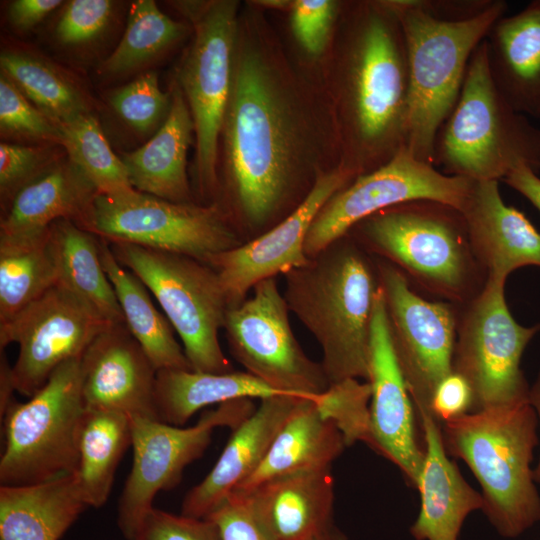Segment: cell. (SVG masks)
<instances>
[{
  "mask_svg": "<svg viewBox=\"0 0 540 540\" xmlns=\"http://www.w3.org/2000/svg\"><path fill=\"white\" fill-rule=\"evenodd\" d=\"M408 61L406 149L433 164L438 130L459 97L474 50L506 15L504 0H396Z\"/></svg>",
  "mask_w": 540,
  "mask_h": 540,
  "instance_id": "1",
  "label": "cell"
},
{
  "mask_svg": "<svg viewBox=\"0 0 540 540\" xmlns=\"http://www.w3.org/2000/svg\"><path fill=\"white\" fill-rule=\"evenodd\" d=\"M292 124L265 61L250 49L236 53L222 131L231 190L251 226L266 223L290 188L297 152Z\"/></svg>",
  "mask_w": 540,
  "mask_h": 540,
  "instance_id": "2",
  "label": "cell"
},
{
  "mask_svg": "<svg viewBox=\"0 0 540 540\" xmlns=\"http://www.w3.org/2000/svg\"><path fill=\"white\" fill-rule=\"evenodd\" d=\"M284 276L289 311L318 342L329 386L347 379L367 382L380 286L367 251L346 235Z\"/></svg>",
  "mask_w": 540,
  "mask_h": 540,
  "instance_id": "3",
  "label": "cell"
},
{
  "mask_svg": "<svg viewBox=\"0 0 540 540\" xmlns=\"http://www.w3.org/2000/svg\"><path fill=\"white\" fill-rule=\"evenodd\" d=\"M538 418L530 402L468 413L441 424L448 456L463 460L482 488L483 513L504 538L540 522L531 467Z\"/></svg>",
  "mask_w": 540,
  "mask_h": 540,
  "instance_id": "4",
  "label": "cell"
},
{
  "mask_svg": "<svg viewBox=\"0 0 540 540\" xmlns=\"http://www.w3.org/2000/svg\"><path fill=\"white\" fill-rule=\"evenodd\" d=\"M353 32L348 96L354 173H368L406 148L409 72L392 1L364 5Z\"/></svg>",
  "mask_w": 540,
  "mask_h": 540,
  "instance_id": "5",
  "label": "cell"
},
{
  "mask_svg": "<svg viewBox=\"0 0 540 540\" xmlns=\"http://www.w3.org/2000/svg\"><path fill=\"white\" fill-rule=\"evenodd\" d=\"M351 231L365 251L391 263L410 284L442 301L462 306L486 283L464 218L447 204L401 203L362 220Z\"/></svg>",
  "mask_w": 540,
  "mask_h": 540,
  "instance_id": "6",
  "label": "cell"
},
{
  "mask_svg": "<svg viewBox=\"0 0 540 540\" xmlns=\"http://www.w3.org/2000/svg\"><path fill=\"white\" fill-rule=\"evenodd\" d=\"M434 164L472 181H503L520 166L540 172V128L495 86L485 40L474 50L457 102L438 130Z\"/></svg>",
  "mask_w": 540,
  "mask_h": 540,
  "instance_id": "7",
  "label": "cell"
},
{
  "mask_svg": "<svg viewBox=\"0 0 540 540\" xmlns=\"http://www.w3.org/2000/svg\"><path fill=\"white\" fill-rule=\"evenodd\" d=\"M81 358L59 366L26 402L16 400L4 417L1 486H26L75 473L86 415Z\"/></svg>",
  "mask_w": 540,
  "mask_h": 540,
  "instance_id": "8",
  "label": "cell"
},
{
  "mask_svg": "<svg viewBox=\"0 0 540 540\" xmlns=\"http://www.w3.org/2000/svg\"><path fill=\"white\" fill-rule=\"evenodd\" d=\"M109 245L117 261L156 298L181 339L191 369L234 371L219 342L229 304L216 271L185 255L128 243Z\"/></svg>",
  "mask_w": 540,
  "mask_h": 540,
  "instance_id": "9",
  "label": "cell"
},
{
  "mask_svg": "<svg viewBox=\"0 0 540 540\" xmlns=\"http://www.w3.org/2000/svg\"><path fill=\"white\" fill-rule=\"evenodd\" d=\"M539 331L540 324L524 326L514 319L503 282L487 279L473 299L459 306L452 371L472 390L470 413L529 402L521 359Z\"/></svg>",
  "mask_w": 540,
  "mask_h": 540,
  "instance_id": "10",
  "label": "cell"
},
{
  "mask_svg": "<svg viewBox=\"0 0 540 540\" xmlns=\"http://www.w3.org/2000/svg\"><path fill=\"white\" fill-rule=\"evenodd\" d=\"M194 38L180 68V88L196 136L195 175L203 194L216 189L219 137L231 95L237 44V2L178 4Z\"/></svg>",
  "mask_w": 540,
  "mask_h": 540,
  "instance_id": "11",
  "label": "cell"
},
{
  "mask_svg": "<svg viewBox=\"0 0 540 540\" xmlns=\"http://www.w3.org/2000/svg\"><path fill=\"white\" fill-rule=\"evenodd\" d=\"M88 231L109 243L133 244L204 263L241 244L219 204L172 202L137 190L97 195Z\"/></svg>",
  "mask_w": 540,
  "mask_h": 540,
  "instance_id": "12",
  "label": "cell"
},
{
  "mask_svg": "<svg viewBox=\"0 0 540 540\" xmlns=\"http://www.w3.org/2000/svg\"><path fill=\"white\" fill-rule=\"evenodd\" d=\"M255 410L252 399H237L205 411L196 424L180 427L161 420L130 417L133 463L124 484L117 524L127 540H134L153 500L174 488L184 469L208 448L216 428L235 429Z\"/></svg>",
  "mask_w": 540,
  "mask_h": 540,
  "instance_id": "13",
  "label": "cell"
},
{
  "mask_svg": "<svg viewBox=\"0 0 540 540\" xmlns=\"http://www.w3.org/2000/svg\"><path fill=\"white\" fill-rule=\"evenodd\" d=\"M253 294L226 312L223 330L234 358L273 389L315 398L329 387L321 363L297 341L289 308L276 278L259 282Z\"/></svg>",
  "mask_w": 540,
  "mask_h": 540,
  "instance_id": "14",
  "label": "cell"
},
{
  "mask_svg": "<svg viewBox=\"0 0 540 540\" xmlns=\"http://www.w3.org/2000/svg\"><path fill=\"white\" fill-rule=\"evenodd\" d=\"M376 267L393 349L414 410L417 416L432 414L434 392L453 372L459 306L423 298L387 261L376 262Z\"/></svg>",
  "mask_w": 540,
  "mask_h": 540,
  "instance_id": "15",
  "label": "cell"
},
{
  "mask_svg": "<svg viewBox=\"0 0 540 540\" xmlns=\"http://www.w3.org/2000/svg\"><path fill=\"white\" fill-rule=\"evenodd\" d=\"M471 182L439 171L404 148L382 166L357 176L327 201L309 229L305 254L314 258L362 220L401 203L427 200L460 210Z\"/></svg>",
  "mask_w": 540,
  "mask_h": 540,
  "instance_id": "16",
  "label": "cell"
},
{
  "mask_svg": "<svg viewBox=\"0 0 540 540\" xmlns=\"http://www.w3.org/2000/svg\"><path fill=\"white\" fill-rule=\"evenodd\" d=\"M109 325L58 284L0 324V349L18 345L11 367L16 392L32 397L59 366L81 358Z\"/></svg>",
  "mask_w": 540,
  "mask_h": 540,
  "instance_id": "17",
  "label": "cell"
},
{
  "mask_svg": "<svg viewBox=\"0 0 540 540\" xmlns=\"http://www.w3.org/2000/svg\"><path fill=\"white\" fill-rule=\"evenodd\" d=\"M343 164L317 176L301 203L280 223L259 237L205 261L220 279L229 307L241 303L259 282L285 275L309 262L305 242L327 201L352 179Z\"/></svg>",
  "mask_w": 540,
  "mask_h": 540,
  "instance_id": "18",
  "label": "cell"
},
{
  "mask_svg": "<svg viewBox=\"0 0 540 540\" xmlns=\"http://www.w3.org/2000/svg\"><path fill=\"white\" fill-rule=\"evenodd\" d=\"M367 382L371 388L368 445L394 463L417 489L425 458L424 439L393 349L380 286L372 316Z\"/></svg>",
  "mask_w": 540,
  "mask_h": 540,
  "instance_id": "19",
  "label": "cell"
},
{
  "mask_svg": "<svg viewBox=\"0 0 540 540\" xmlns=\"http://www.w3.org/2000/svg\"><path fill=\"white\" fill-rule=\"evenodd\" d=\"M80 367L86 410L160 420L158 370L125 323L106 327L82 355Z\"/></svg>",
  "mask_w": 540,
  "mask_h": 540,
  "instance_id": "20",
  "label": "cell"
},
{
  "mask_svg": "<svg viewBox=\"0 0 540 540\" xmlns=\"http://www.w3.org/2000/svg\"><path fill=\"white\" fill-rule=\"evenodd\" d=\"M459 211L487 279L506 283L515 270L540 266V232L504 202L498 181H472Z\"/></svg>",
  "mask_w": 540,
  "mask_h": 540,
  "instance_id": "21",
  "label": "cell"
},
{
  "mask_svg": "<svg viewBox=\"0 0 540 540\" xmlns=\"http://www.w3.org/2000/svg\"><path fill=\"white\" fill-rule=\"evenodd\" d=\"M302 397L281 394L261 399L235 429L206 477L183 499L181 514L208 517L260 465L275 436Z\"/></svg>",
  "mask_w": 540,
  "mask_h": 540,
  "instance_id": "22",
  "label": "cell"
},
{
  "mask_svg": "<svg viewBox=\"0 0 540 540\" xmlns=\"http://www.w3.org/2000/svg\"><path fill=\"white\" fill-rule=\"evenodd\" d=\"M418 419L425 458L417 486L420 510L410 533L415 540H458L466 517L483 509V497L450 460L444 448L441 424L430 413H422Z\"/></svg>",
  "mask_w": 540,
  "mask_h": 540,
  "instance_id": "23",
  "label": "cell"
},
{
  "mask_svg": "<svg viewBox=\"0 0 540 540\" xmlns=\"http://www.w3.org/2000/svg\"><path fill=\"white\" fill-rule=\"evenodd\" d=\"M331 468L276 477L247 492L258 519L278 540H313L332 525Z\"/></svg>",
  "mask_w": 540,
  "mask_h": 540,
  "instance_id": "24",
  "label": "cell"
},
{
  "mask_svg": "<svg viewBox=\"0 0 540 540\" xmlns=\"http://www.w3.org/2000/svg\"><path fill=\"white\" fill-rule=\"evenodd\" d=\"M97 190L68 157H62L23 187L2 213L0 236L43 233L58 220L88 231Z\"/></svg>",
  "mask_w": 540,
  "mask_h": 540,
  "instance_id": "25",
  "label": "cell"
},
{
  "mask_svg": "<svg viewBox=\"0 0 540 540\" xmlns=\"http://www.w3.org/2000/svg\"><path fill=\"white\" fill-rule=\"evenodd\" d=\"M492 80L519 113L540 120V0L497 20L485 38Z\"/></svg>",
  "mask_w": 540,
  "mask_h": 540,
  "instance_id": "26",
  "label": "cell"
},
{
  "mask_svg": "<svg viewBox=\"0 0 540 540\" xmlns=\"http://www.w3.org/2000/svg\"><path fill=\"white\" fill-rule=\"evenodd\" d=\"M192 132L190 109L181 88L175 86L170 111L160 128L144 145L120 156L132 187L172 202H192L187 175Z\"/></svg>",
  "mask_w": 540,
  "mask_h": 540,
  "instance_id": "27",
  "label": "cell"
},
{
  "mask_svg": "<svg viewBox=\"0 0 540 540\" xmlns=\"http://www.w3.org/2000/svg\"><path fill=\"white\" fill-rule=\"evenodd\" d=\"M347 447L337 426L303 398L275 436L258 468L233 492H247L270 479L331 468Z\"/></svg>",
  "mask_w": 540,
  "mask_h": 540,
  "instance_id": "28",
  "label": "cell"
},
{
  "mask_svg": "<svg viewBox=\"0 0 540 540\" xmlns=\"http://www.w3.org/2000/svg\"><path fill=\"white\" fill-rule=\"evenodd\" d=\"M75 473L26 486H0L1 540H60L87 509Z\"/></svg>",
  "mask_w": 540,
  "mask_h": 540,
  "instance_id": "29",
  "label": "cell"
},
{
  "mask_svg": "<svg viewBox=\"0 0 540 540\" xmlns=\"http://www.w3.org/2000/svg\"><path fill=\"white\" fill-rule=\"evenodd\" d=\"M58 285L67 289L109 324L124 323L114 288L104 270L100 239L71 220L49 228Z\"/></svg>",
  "mask_w": 540,
  "mask_h": 540,
  "instance_id": "30",
  "label": "cell"
},
{
  "mask_svg": "<svg viewBox=\"0 0 540 540\" xmlns=\"http://www.w3.org/2000/svg\"><path fill=\"white\" fill-rule=\"evenodd\" d=\"M100 239L104 270L114 288L124 323L156 369L192 370L169 320L155 306L149 290L115 258L110 245ZM193 371V370H192Z\"/></svg>",
  "mask_w": 540,
  "mask_h": 540,
  "instance_id": "31",
  "label": "cell"
},
{
  "mask_svg": "<svg viewBox=\"0 0 540 540\" xmlns=\"http://www.w3.org/2000/svg\"><path fill=\"white\" fill-rule=\"evenodd\" d=\"M281 393L248 372L206 373L159 370L156 405L159 419L183 427L199 410L237 399H264Z\"/></svg>",
  "mask_w": 540,
  "mask_h": 540,
  "instance_id": "32",
  "label": "cell"
},
{
  "mask_svg": "<svg viewBox=\"0 0 540 540\" xmlns=\"http://www.w3.org/2000/svg\"><path fill=\"white\" fill-rule=\"evenodd\" d=\"M131 444L130 416L111 411H86L75 475L88 507L99 508L107 502L119 462Z\"/></svg>",
  "mask_w": 540,
  "mask_h": 540,
  "instance_id": "33",
  "label": "cell"
},
{
  "mask_svg": "<svg viewBox=\"0 0 540 540\" xmlns=\"http://www.w3.org/2000/svg\"><path fill=\"white\" fill-rule=\"evenodd\" d=\"M57 283L49 229L31 236H0V324Z\"/></svg>",
  "mask_w": 540,
  "mask_h": 540,
  "instance_id": "34",
  "label": "cell"
},
{
  "mask_svg": "<svg viewBox=\"0 0 540 540\" xmlns=\"http://www.w3.org/2000/svg\"><path fill=\"white\" fill-rule=\"evenodd\" d=\"M0 67L1 73L57 126L90 112L82 89L44 56L8 48L0 54Z\"/></svg>",
  "mask_w": 540,
  "mask_h": 540,
  "instance_id": "35",
  "label": "cell"
},
{
  "mask_svg": "<svg viewBox=\"0 0 540 540\" xmlns=\"http://www.w3.org/2000/svg\"><path fill=\"white\" fill-rule=\"evenodd\" d=\"M185 31L152 0L131 4L126 30L114 51L103 61L99 73L118 77L138 70L170 49Z\"/></svg>",
  "mask_w": 540,
  "mask_h": 540,
  "instance_id": "36",
  "label": "cell"
},
{
  "mask_svg": "<svg viewBox=\"0 0 540 540\" xmlns=\"http://www.w3.org/2000/svg\"><path fill=\"white\" fill-rule=\"evenodd\" d=\"M58 129V144L98 195L119 196L135 190L121 157L112 151L99 122L90 112L58 125Z\"/></svg>",
  "mask_w": 540,
  "mask_h": 540,
  "instance_id": "37",
  "label": "cell"
},
{
  "mask_svg": "<svg viewBox=\"0 0 540 540\" xmlns=\"http://www.w3.org/2000/svg\"><path fill=\"white\" fill-rule=\"evenodd\" d=\"M109 103L130 129L150 134L167 118L171 98L160 89L156 72L147 71L111 92Z\"/></svg>",
  "mask_w": 540,
  "mask_h": 540,
  "instance_id": "38",
  "label": "cell"
},
{
  "mask_svg": "<svg viewBox=\"0 0 540 540\" xmlns=\"http://www.w3.org/2000/svg\"><path fill=\"white\" fill-rule=\"evenodd\" d=\"M370 398L368 382L347 379L330 385L314 401L321 415L340 430L348 447L357 441L369 442Z\"/></svg>",
  "mask_w": 540,
  "mask_h": 540,
  "instance_id": "39",
  "label": "cell"
},
{
  "mask_svg": "<svg viewBox=\"0 0 540 540\" xmlns=\"http://www.w3.org/2000/svg\"><path fill=\"white\" fill-rule=\"evenodd\" d=\"M0 131L6 138L57 143L59 129L3 73L0 76Z\"/></svg>",
  "mask_w": 540,
  "mask_h": 540,
  "instance_id": "40",
  "label": "cell"
},
{
  "mask_svg": "<svg viewBox=\"0 0 540 540\" xmlns=\"http://www.w3.org/2000/svg\"><path fill=\"white\" fill-rule=\"evenodd\" d=\"M57 153L46 146H26L1 142L0 144V199L4 213L16 194L35 180L59 159Z\"/></svg>",
  "mask_w": 540,
  "mask_h": 540,
  "instance_id": "41",
  "label": "cell"
},
{
  "mask_svg": "<svg viewBox=\"0 0 540 540\" xmlns=\"http://www.w3.org/2000/svg\"><path fill=\"white\" fill-rule=\"evenodd\" d=\"M113 2L109 0H72L61 13L56 37L66 46H78L96 39L110 22Z\"/></svg>",
  "mask_w": 540,
  "mask_h": 540,
  "instance_id": "42",
  "label": "cell"
},
{
  "mask_svg": "<svg viewBox=\"0 0 540 540\" xmlns=\"http://www.w3.org/2000/svg\"><path fill=\"white\" fill-rule=\"evenodd\" d=\"M134 540H222L209 517L176 515L153 507L144 517Z\"/></svg>",
  "mask_w": 540,
  "mask_h": 540,
  "instance_id": "43",
  "label": "cell"
},
{
  "mask_svg": "<svg viewBox=\"0 0 540 540\" xmlns=\"http://www.w3.org/2000/svg\"><path fill=\"white\" fill-rule=\"evenodd\" d=\"M291 6L295 38L309 55H320L328 43L338 4L331 0H297Z\"/></svg>",
  "mask_w": 540,
  "mask_h": 540,
  "instance_id": "44",
  "label": "cell"
},
{
  "mask_svg": "<svg viewBox=\"0 0 540 540\" xmlns=\"http://www.w3.org/2000/svg\"><path fill=\"white\" fill-rule=\"evenodd\" d=\"M218 526L222 540H278L258 519L248 498L232 492L209 516Z\"/></svg>",
  "mask_w": 540,
  "mask_h": 540,
  "instance_id": "45",
  "label": "cell"
},
{
  "mask_svg": "<svg viewBox=\"0 0 540 540\" xmlns=\"http://www.w3.org/2000/svg\"><path fill=\"white\" fill-rule=\"evenodd\" d=\"M473 395L467 381L452 372L437 386L431 403V411L442 424L461 417L472 410Z\"/></svg>",
  "mask_w": 540,
  "mask_h": 540,
  "instance_id": "46",
  "label": "cell"
},
{
  "mask_svg": "<svg viewBox=\"0 0 540 540\" xmlns=\"http://www.w3.org/2000/svg\"><path fill=\"white\" fill-rule=\"evenodd\" d=\"M62 3L59 0H15L8 8L9 22L17 30L27 31Z\"/></svg>",
  "mask_w": 540,
  "mask_h": 540,
  "instance_id": "47",
  "label": "cell"
},
{
  "mask_svg": "<svg viewBox=\"0 0 540 540\" xmlns=\"http://www.w3.org/2000/svg\"><path fill=\"white\" fill-rule=\"evenodd\" d=\"M503 181L525 197L540 212V177L536 172L527 166H520Z\"/></svg>",
  "mask_w": 540,
  "mask_h": 540,
  "instance_id": "48",
  "label": "cell"
},
{
  "mask_svg": "<svg viewBox=\"0 0 540 540\" xmlns=\"http://www.w3.org/2000/svg\"><path fill=\"white\" fill-rule=\"evenodd\" d=\"M11 367L6 356L1 352L0 362V414L5 413L7 408L15 401L13 392L16 391L12 381Z\"/></svg>",
  "mask_w": 540,
  "mask_h": 540,
  "instance_id": "49",
  "label": "cell"
},
{
  "mask_svg": "<svg viewBox=\"0 0 540 540\" xmlns=\"http://www.w3.org/2000/svg\"><path fill=\"white\" fill-rule=\"evenodd\" d=\"M529 402L536 412L540 428V370L533 384L530 385ZM534 480L537 484H540V456L537 466L534 468Z\"/></svg>",
  "mask_w": 540,
  "mask_h": 540,
  "instance_id": "50",
  "label": "cell"
},
{
  "mask_svg": "<svg viewBox=\"0 0 540 540\" xmlns=\"http://www.w3.org/2000/svg\"><path fill=\"white\" fill-rule=\"evenodd\" d=\"M313 540H349V538L334 524Z\"/></svg>",
  "mask_w": 540,
  "mask_h": 540,
  "instance_id": "51",
  "label": "cell"
}]
</instances>
